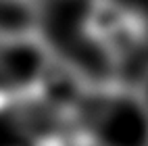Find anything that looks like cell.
<instances>
[{
    "mask_svg": "<svg viewBox=\"0 0 148 146\" xmlns=\"http://www.w3.org/2000/svg\"><path fill=\"white\" fill-rule=\"evenodd\" d=\"M19 44H21V36H15L13 32H8V27L0 23V65L6 63L8 56H13Z\"/></svg>",
    "mask_w": 148,
    "mask_h": 146,
    "instance_id": "7a4b0ae2",
    "label": "cell"
},
{
    "mask_svg": "<svg viewBox=\"0 0 148 146\" xmlns=\"http://www.w3.org/2000/svg\"><path fill=\"white\" fill-rule=\"evenodd\" d=\"M82 32L111 63H127L148 48V15L125 0H90Z\"/></svg>",
    "mask_w": 148,
    "mask_h": 146,
    "instance_id": "6da1fadb",
    "label": "cell"
},
{
    "mask_svg": "<svg viewBox=\"0 0 148 146\" xmlns=\"http://www.w3.org/2000/svg\"><path fill=\"white\" fill-rule=\"evenodd\" d=\"M0 2H4L8 6H19V8H27V11H32V8H40L46 0H0Z\"/></svg>",
    "mask_w": 148,
    "mask_h": 146,
    "instance_id": "3957f363",
    "label": "cell"
}]
</instances>
